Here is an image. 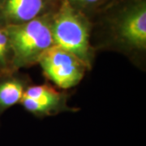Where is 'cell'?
<instances>
[{"mask_svg": "<svg viewBox=\"0 0 146 146\" xmlns=\"http://www.w3.org/2000/svg\"><path fill=\"white\" fill-rule=\"evenodd\" d=\"M14 72L10 41L4 25L0 24V74Z\"/></svg>", "mask_w": 146, "mask_h": 146, "instance_id": "obj_8", "label": "cell"}, {"mask_svg": "<svg viewBox=\"0 0 146 146\" xmlns=\"http://www.w3.org/2000/svg\"><path fill=\"white\" fill-rule=\"evenodd\" d=\"M38 63L47 78L63 89L76 86L89 70L76 55L55 45L42 54Z\"/></svg>", "mask_w": 146, "mask_h": 146, "instance_id": "obj_4", "label": "cell"}, {"mask_svg": "<svg viewBox=\"0 0 146 146\" xmlns=\"http://www.w3.org/2000/svg\"><path fill=\"white\" fill-rule=\"evenodd\" d=\"M54 0H5L0 8V24L14 25L26 23L50 12Z\"/></svg>", "mask_w": 146, "mask_h": 146, "instance_id": "obj_6", "label": "cell"}, {"mask_svg": "<svg viewBox=\"0 0 146 146\" xmlns=\"http://www.w3.org/2000/svg\"><path fill=\"white\" fill-rule=\"evenodd\" d=\"M14 72L0 74V115L20 103L26 90V81Z\"/></svg>", "mask_w": 146, "mask_h": 146, "instance_id": "obj_7", "label": "cell"}, {"mask_svg": "<svg viewBox=\"0 0 146 146\" xmlns=\"http://www.w3.org/2000/svg\"><path fill=\"white\" fill-rule=\"evenodd\" d=\"M20 103L36 116H50L71 110L67 106V94L48 84L27 87Z\"/></svg>", "mask_w": 146, "mask_h": 146, "instance_id": "obj_5", "label": "cell"}, {"mask_svg": "<svg viewBox=\"0 0 146 146\" xmlns=\"http://www.w3.org/2000/svg\"><path fill=\"white\" fill-rule=\"evenodd\" d=\"M4 1H5V0H0V8H1V7L3 6V4Z\"/></svg>", "mask_w": 146, "mask_h": 146, "instance_id": "obj_10", "label": "cell"}, {"mask_svg": "<svg viewBox=\"0 0 146 146\" xmlns=\"http://www.w3.org/2000/svg\"><path fill=\"white\" fill-rule=\"evenodd\" d=\"M110 30L116 46L127 52L146 50V2L130 0L115 13Z\"/></svg>", "mask_w": 146, "mask_h": 146, "instance_id": "obj_3", "label": "cell"}, {"mask_svg": "<svg viewBox=\"0 0 146 146\" xmlns=\"http://www.w3.org/2000/svg\"><path fill=\"white\" fill-rule=\"evenodd\" d=\"M51 12L26 23L5 26L12 52L14 72L37 63L42 54L54 45Z\"/></svg>", "mask_w": 146, "mask_h": 146, "instance_id": "obj_2", "label": "cell"}, {"mask_svg": "<svg viewBox=\"0 0 146 146\" xmlns=\"http://www.w3.org/2000/svg\"><path fill=\"white\" fill-rule=\"evenodd\" d=\"M68 3L77 8L79 10L84 11V10L91 9L94 7H97L104 2V0H67Z\"/></svg>", "mask_w": 146, "mask_h": 146, "instance_id": "obj_9", "label": "cell"}, {"mask_svg": "<svg viewBox=\"0 0 146 146\" xmlns=\"http://www.w3.org/2000/svg\"><path fill=\"white\" fill-rule=\"evenodd\" d=\"M51 30L55 46L73 54L89 69L91 68V25L84 12L71 5L67 0H61L58 7L51 12Z\"/></svg>", "mask_w": 146, "mask_h": 146, "instance_id": "obj_1", "label": "cell"}]
</instances>
